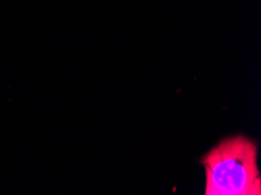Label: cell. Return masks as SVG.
Wrapping results in <instances>:
<instances>
[{
  "instance_id": "6da1fadb",
  "label": "cell",
  "mask_w": 261,
  "mask_h": 195,
  "mask_svg": "<svg viewBox=\"0 0 261 195\" xmlns=\"http://www.w3.org/2000/svg\"><path fill=\"white\" fill-rule=\"evenodd\" d=\"M256 145L244 136L224 139L203 158L206 195H260Z\"/></svg>"
}]
</instances>
